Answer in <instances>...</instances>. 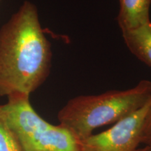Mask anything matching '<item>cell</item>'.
I'll return each instance as SVG.
<instances>
[{"mask_svg": "<svg viewBox=\"0 0 151 151\" xmlns=\"http://www.w3.org/2000/svg\"><path fill=\"white\" fill-rule=\"evenodd\" d=\"M51 61L37 6L24 1L0 27V97L30 95L48 77Z\"/></svg>", "mask_w": 151, "mask_h": 151, "instance_id": "cell-1", "label": "cell"}, {"mask_svg": "<svg viewBox=\"0 0 151 151\" xmlns=\"http://www.w3.org/2000/svg\"><path fill=\"white\" fill-rule=\"evenodd\" d=\"M151 139V106L145 120L143 129L142 143L145 144L149 139Z\"/></svg>", "mask_w": 151, "mask_h": 151, "instance_id": "cell-8", "label": "cell"}, {"mask_svg": "<svg viewBox=\"0 0 151 151\" xmlns=\"http://www.w3.org/2000/svg\"><path fill=\"white\" fill-rule=\"evenodd\" d=\"M122 33L132 53L151 67V22Z\"/></svg>", "mask_w": 151, "mask_h": 151, "instance_id": "cell-6", "label": "cell"}, {"mask_svg": "<svg viewBox=\"0 0 151 151\" xmlns=\"http://www.w3.org/2000/svg\"><path fill=\"white\" fill-rule=\"evenodd\" d=\"M119 27L122 32L133 29L150 22L151 0H118Z\"/></svg>", "mask_w": 151, "mask_h": 151, "instance_id": "cell-5", "label": "cell"}, {"mask_svg": "<svg viewBox=\"0 0 151 151\" xmlns=\"http://www.w3.org/2000/svg\"><path fill=\"white\" fill-rule=\"evenodd\" d=\"M0 1H1V0H0Z\"/></svg>", "mask_w": 151, "mask_h": 151, "instance_id": "cell-10", "label": "cell"}, {"mask_svg": "<svg viewBox=\"0 0 151 151\" xmlns=\"http://www.w3.org/2000/svg\"><path fill=\"white\" fill-rule=\"evenodd\" d=\"M0 151H24L14 132L7 123L0 105Z\"/></svg>", "mask_w": 151, "mask_h": 151, "instance_id": "cell-7", "label": "cell"}, {"mask_svg": "<svg viewBox=\"0 0 151 151\" xmlns=\"http://www.w3.org/2000/svg\"><path fill=\"white\" fill-rule=\"evenodd\" d=\"M150 106L151 98L113 127L81 141V151H145V147L139 148V145L142 143L143 125Z\"/></svg>", "mask_w": 151, "mask_h": 151, "instance_id": "cell-4", "label": "cell"}, {"mask_svg": "<svg viewBox=\"0 0 151 151\" xmlns=\"http://www.w3.org/2000/svg\"><path fill=\"white\" fill-rule=\"evenodd\" d=\"M145 151H151V139L145 143Z\"/></svg>", "mask_w": 151, "mask_h": 151, "instance_id": "cell-9", "label": "cell"}, {"mask_svg": "<svg viewBox=\"0 0 151 151\" xmlns=\"http://www.w3.org/2000/svg\"><path fill=\"white\" fill-rule=\"evenodd\" d=\"M7 97L1 111L24 151H81L80 143L69 130L49 123L36 112L29 95L14 94Z\"/></svg>", "mask_w": 151, "mask_h": 151, "instance_id": "cell-3", "label": "cell"}, {"mask_svg": "<svg viewBox=\"0 0 151 151\" xmlns=\"http://www.w3.org/2000/svg\"><path fill=\"white\" fill-rule=\"evenodd\" d=\"M150 98L151 81L143 80L130 89L71 99L58 112V119L80 143L94 129L115 124L140 109Z\"/></svg>", "mask_w": 151, "mask_h": 151, "instance_id": "cell-2", "label": "cell"}]
</instances>
